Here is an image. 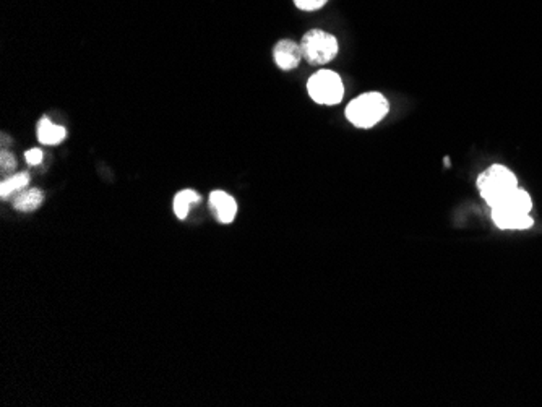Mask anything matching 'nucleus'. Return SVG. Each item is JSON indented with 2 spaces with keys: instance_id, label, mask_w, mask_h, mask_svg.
I'll return each mask as SVG.
<instances>
[{
  "instance_id": "1",
  "label": "nucleus",
  "mask_w": 542,
  "mask_h": 407,
  "mask_svg": "<svg viewBox=\"0 0 542 407\" xmlns=\"http://www.w3.org/2000/svg\"><path fill=\"white\" fill-rule=\"evenodd\" d=\"M390 112V102L378 91H369L354 98L346 107V119L358 129H372Z\"/></svg>"
},
{
  "instance_id": "2",
  "label": "nucleus",
  "mask_w": 542,
  "mask_h": 407,
  "mask_svg": "<svg viewBox=\"0 0 542 407\" xmlns=\"http://www.w3.org/2000/svg\"><path fill=\"white\" fill-rule=\"evenodd\" d=\"M477 190L490 208L499 206L513 190L518 188V180L508 167L494 164L479 175Z\"/></svg>"
},
{
  "instance_id": "3",
  "label": "nucleus",
  "mask_w": 542,
  "mask_h": 407,
  "mask_svg": "<svg viewBox=\"0 0 542 407\" xmlns=\"http://www.w3.org/2000/svg\"><path fill=\"white\" fill-rule=\"evenodd\" d=\"M307 91L312 101L320 106H335L343 101L345 85L341 76L333 70H318L307 81Z\"/></svg>"
},
{
  "instance_id": "4",
  "label": "nucleus",
  "mask_w": 542,
  "mask_h": 407,
  "mask_svg": "<svg viewBox=\"0 0 542 407\" xmlns=\"http://www.w3.org/2000/svg\"><path fill=\"white\" fill-rule=\"evenodd\" d=\"M302 56L310 65H327L336 57L338 41L323 30H310L301 39Z\"/></svg>"
},
{
  "instance_id": "5",
  "label": "nucleus",
  "mask_w": 542,
  "mask_h": 407,
  "mask_svg": "<svg viewBox=\"0 0 542 407\" xmlns=\"http://www.w3.org/2000/svg\"><path fill=\"white\" fill-rule=\"evenodd\" d=\"M492 221H494L497 228L507 229V230H523L530 229L534 224V219L531 218L530 212L517 211V210H507V208H492Z\"/></svg>"
},
{
  "instance_id": "6",
  "label": "nucleus",
  "mask_w": 542,
  "mask_h": 407,
  "mask_svg": "<svg viewBox=\"0 0 542 407\" xmlns=\"http://www.w3.org/2000/svg\"><path fill=\"white\" fill-rule=\"evenodd\" d=\"M273 57L277 65L284 72L297 69L301 60L304 58V56H302L301 43H296V41L292 39L278 41L277 46L273 49Z\"/></svg>"
},
{
  "instance_id": "7",
  "label": "nucleus",
  "mask_w": 542,
  "mask_h": 407,
  "mask_svg": "<svg viewBox=\"0 0 542 407\" xmlns=\"http://www.w3.org/2000/svg\"><path fill=\"white\" fill-rule=\"evenodd\" d=\"M210 206L223 224H231L237 214V203L229 193L216 190L210 195Z\"/></svg>"
},
{
  "instance_id": "8",
  "label": "nucleus",
  "mask_w": 542,
  "mask_h": 407,
  "mask_svg": "<svg viewBox=\"0 0 542 407\" xmlns=\"http://www.w3.org/2000/svg\"><path fill=\"white\" fill-rule=\"evenodd\" d=\"M65 129L52 124L49 117H43L38 124V140L43 144H57L65 138Z\"/></svg>"
},
{
  "instance_id": "9",
  "label": "nucleus",
  "mask_w": 542,
  "mask_h": 407,
  "mask_svg": "<svg viewBox=\"0 0 542 407\" xmlns=\"http://www.w3.org/2000/svg\"><path fill=\"white\" fill-rule=\"evenodd\" d=\"M44 201V193L41 192L39 188H28L20 192L18 195L13 198V206L18 211H34L41 206V203Z\"/></svg>"
},
{
  "instance_id": "10",
  "label": "nucleus",
  "mask_w": 542,
  "mask_h": 407,
  "mask_svg": "<svg viewBox=\"0 0 542 407\" xmlns=\"http://www.w3.org/2000/svg\"><path fill=\"white\" fill-rule=\"evenodd\" d=\"M202 197L198 195L195 190H182L179 192L174 198V212L179 219H185L188 214V210H191L192 205L195 203H200Z\"/></svg>"
},
{
  "instance_id": "11",
  "label": "nucleus",
  "mask_w": 542,
  "mask_h": 407,
  "mask_svg": "<svg viewBox=\"0 0 542 407\" xmlns=\"http://www.w3.org/2000/svg\"><path fill=\"white\" fill-rule=\"evenodd\" d=\"M495 208H507V210L530 212L532 210V200H531V197L528 195V192H525V190L517 188V190H513V192L510 193V195L505 198V200L500 203L499 206H495Z\"/></svg>"
},
{
  "instance_id": "12",
  "label": "nucleus",
  "mask_w": 542,
  "mask_h": 407,
  "mask_svg": "<svg viewBox=\"0 0 542 407\" xmlns=\"http://www.w3.org/2000/svg\"><path fill=\"white\" fill-rule=\"evenodd\" d=\"M28 182H30V174L20 173L12 175L10 179L3 180V182L0 184V198H2V200H7V198L12 197L13 193L21 192V190L28 185Z\"/></svg>"
},
{
  "instance_id": "13",
  "label": "nucleus",
  "mask_w": 542,
  "mask_h": 407,
  "mask_svg": "<svg viewBox=\"0 0 542 407\" xmlns=\"http://www.w3.org/2000/svg\"><path fill=\"white\" fill-rule=\"evenodd\" d=\"M328 0H294V6L302 12H315L322 8Z\"/></svg>"
},
{
  "instance_id": "14",
  "label": "nucleus",
  "mask_w": 542,
  "mask_h": 407,
  "mask_svg": "<svg viewBox=\"0 0 542 407\" xmlns=\"http://www.w3.org/2000/svg\"><path fill=\"white\" fill-rule=\"evenodd\" d=\"M17 167V161L13 155L7 151H2V155H0V169H2V173H8V170H13Z\"/></svg>"
},
{
  "instance_id": "15",
  "label": "nucleus",
  "mask_w": 542,
  "mask_h": 407,
  "mask_svg": "<svg viewBox=\"0 0 542 407\" xmlns=\"http://www.w3.org/2000/svg\"><path fill=\"white\" fill-rule=\"evenodd\" d=\"M25 157H26V162H28V164L38 166V164H41V161H43V151H41L39 148L28 149V151L25 153Z\"/></svg>"
}]
</instances>
